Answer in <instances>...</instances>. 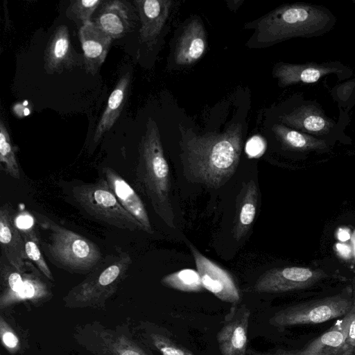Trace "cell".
I'll return each mask as SVG.
<instances>
[{
  "mask_svg": "<svg viewBox=\"0 0 355 355\" xmlns=\"http://www.w3.org/2000/svg\"><path fill=\"white\" fill-rule=\"evenodd\" d=\"M181 160L184 175L193 182L212 188L224 184L239 162L243 128L233 124L221 133L196 135L180 125Z\"/></svg>",
  "mask_w": 355,
  "mask_h": 355,
  "instance_id": "obj_1",
  "label": "cell"
},
{
  "mask_svg": "<svg viewBox=\"0 0 355 355\" xmlns=\"http://www.w3.org/2000/svg\"><path fill=\"white\" fill-rule=\"evenodd\" d=\"M336 18L327 8L309 3H286L245 24L254 30L250 47H267L295 38L323 35L335 26Z\"/></svg>",
  "mask_w": 355,
  "mask_h": 355,
  "instance_id": "obj_2",
  "label": "cell"
},
{
  "mask_svg": "<svg viewBox=\"0 0 355 355\" xmlns=\"http://www.w3.org/2000/svg\"><path fill=\"white\" fill-rule=\"evenodd\" d=\"M135 182L137 188L148 198L157 214L168 226L174 227L169 167L157 125L150 118L140 143Z\"/></svg>",
  "mask_w": 355,
  "mask_h": 355,
  "instance_id": "obj_3",
  "label": "cell"
},
{
  "mask_svg": "<svg viewBox=\"0 0 355 355\" xmlns=\"http://www.w3.org/2000/svg\"><path fill=\"white\" fill-rule=\"evenodd\" d=\"M35 216L38 224L49 232L48 240L40 241V244L55 266L83 274L94 270L103 261L100 249L92 241L40 213H35Z\"/></svg>",
  "mask_w": 355,
  "mask_h": 355,
  "instance_id": "obj_4",
  "label": "cell"
},
{
  "mask_svg": "<svg viewBox=\"0 0 355 355\" xmlns=\"http://www.w3.org/2000/svg\"><path fill=\"white\" fill-rule=\"evenodd\" d=\"M71 192L78 207L96 220L122 230H143L141 224L120 204L105 178L76 186Z\"/></svg>",
  "mask_w": 355,
  "mask_h": 355,
  "instance_id": "obj_5",
  "label": "cell"
},
{
  "mask_svg": "<svg viewBox=\"0 0 355 355\" xmlns=\"http://www.w3.org/2000/svg\"><path fill=\"white\" fill-rule=\"evenodd\" d=\"M352 307V301L343 295H336L282 309L268 322L279 329L294 325L319 324L345 315Z\"/></svg>",
  "mask_w": 355,
  "mask_h": 355,
  "instance_id": "obj_6",
  "label": "cell"
},
{
  "mask_svg": "<svg viewBox=\"0 0 355 355\" xmlns=\"http://www.w3.org/2000/svg\"><path fill=\"white\" fill-rule=\"evenodd\" d=\"M272 73L277 80L279 86L285 87L297 84L317 83L330 74H336L342 80L350 78L353 73L350 67L336 60L303 64L279 62L274 65Z\"/></svg>",
  "mask_w": 355,
  "mask_h": 355,
  "instance_id": "obj_7",
  "label": "cell"
},
{
  "mask_svg": "<svg viewBox=\"0 0 355 355\" xmlns=\"http://www.w3.org/2000/svg\"><path fill=\"white\" fill-rule=\"evenodd\" d=\"M320 269L288 266L269 270L256 282L254 291L257 293H277L306 288L327 277Z\"/></svg>",
  "mask_w": 355,
  "mask_h": 355,
  "instance_id": "obj_8",
  "label": "cell"
},
{
  "mask_svg": "<svg viewBox=\"0 0 355 355\" xmlns=\"http://www.w3.org/2000/svg\"><path fill=\"white\" fill-rule=\"evenodd\" d=\"M279 121L293 129L325 139L343 128L344 121L337 123L324 114L315 101H306L279 116Z\"/></svg>",
  "mask_w": 355,
  "mask_h": 355,
  "instance_id": "obj_9",
  "label": "cell"
},
{
  "mask_svg": "<svg viewBox=\"0 0 355 355\" xmlns=\"http://www.w3.org/2000/svg\"><path fill=\"white\" fill-rule=\"evenodd\" d=\"M251 311L245 304H233L221 322L216 340L222 355H248Z\"/></svg>",
  "mask_w": 355,
  "mask_h": 355,
  "instance_id": "obj_10",
  "label": "cell"
},
{
  "mask_svg": "<svg viewBox=\"0 0 355 355\" xmlns=\"http://www.w3.org/2000/svg\"><path fill=\"white\" fill-rule=\"evenodd\" d=\"M189 247L204 288L223 302L238 304L241 294L232 275L201 254L193 245Z\"/></svg>",
  "mask_w": 355,
  "mask_h": 355,
  "instance_id": "obj_11",
  "label": "cell"
},
{
  "mask_svg": "<svg viewBox=\"0 0 355 355\" xmlns=\"http://www.w3.org/2000/svg\"><path fill=\"white\" fill-rule=\"evenodd\" d=\"M44 69L49 74L61 73L82 64V60L71 43L68 27L56 28L47 42L44 55Z\"/></svg>",
  "mask_w": 355,
  "mask_h": 355,
  "instance_id": "obj_12",
  "label": "cell"
},
{
  "mask_svg": "<svg viewBox=\"0 0 355 355\" xmlns=\"http://www.w3.org/2000/svg\"><path fill=\"white\" fill-rule=\"evenodd\" d=\"M353 315L354 308L352 307L327 331L297 351L298 355H352L354 349L347 344V340Z\"/></svg>",
  "mask_w": 355,
  "mask_h": 355,
  "instance_id": "obj_13",
  "label": "cell"
},
{
  "mask_svg": "<svg viewBox=\"0 0 355 355\" xmlns=\"http://www.w3.org/2000/svg\"><path fill=\"white\" fill-rule=\"evenodd\" d=\"M128 253L121 252L119 256L112 258L107 265L102 261L93 270V273L80 284L74 291L78 295H92L111 290L116 282L126 272L131 263Z\"/></svg>",
  "mask_w": 355,
  "mask_h": 355,
  "instance_id": "obj_14",
  "label": "cell"
},
{
  "mask_svg": "<svg viewBox=\"0 0 355 355\" xmlns=\"http://www.w3.org/2000/svg\"><path fill=\"white\" fill-rule=\"evenodd\" d=\"M0 243L8 262L18 271L24 272L27 259L24 241L8 205L0 208Z\"/></svg>",
  "mask_w": 355,
  "mask_h": 355,
  "instance_id": "obj_15",
  "label": "cell"
},
{
  "mask_svg": "<svg viewBox=\"0 0 355 355\" xmlns=\"http://www.w3.org/2000/svg\"><path fill=\"white\" fill-rule=\"evenodd\" d=\"M78 37L83 51L85 69L94 75L104 62L113 40L92 21L82 24Z\"/></svg>",
  "mask_w": 355,
  "mask_h": 355,
  "instance_id": "obj_16",
  "label": "cell"
},
{
  "mask_svg": "<svg viewBox=\"0 0 355 355\" xmlns=\"http://www.w3.org/2000/svg\"><path fill=\"white\" fill-rule=\"evenodd\" d=\"M103 173L120 204L141 224L143 231L152 234L153 229L148 212L133 188L113 168L105 167Z\"/></svg>",
  "mask_w": 355,
  "mask_h": 355,
  "instance_id": "obj_17",
  "label": "cell"
},
{
  "mask_svg": "<svg viewBox=\"0 0 355 355\" xmlns=\"http://www.w3.org/2000/svg\"><path fill=\"white\" fill-rule=\"evenodd\" d=\"M141 21V42L152 45L161 33L172 8L171 0H135Z\"/></svg>",
  "mask_w": 355,
  "mask_h": 355,
  "instance_id": "obj_18",
  "label": "cell"
},
{
  "mask_svg": "<svg viewBox=\"0 0 355 355\" xmlns=\"http://www.w3.org/2000/svg\"><path fill=\"white\" fill-rule=\"evenodd\" d=\"M207 35L198 18L191 19L183 28L174 51V60L180 66H189L197 62L207 49Z\"/></svg>",
  "mask_w": 355,
  "mask_h": 355,
  "instance_id": "obj_19",
  "label": "cell"
},
{
  "mask_svg": "<svg viewBox=\"0 0 355 355\" xmlns=\"http://www.w3.org/2000/svg\"><path fill=\"white\" fill-rule=\"evenodd\" d=\"M92 21L112 40L122 37L130 28L127 8L118 0L105 1Z\"/></svg>",
  "mask_w": 355,
  "mask_h": 355,
  "instance_id": "obj_20",
  "label": "cell"
},
{
  "mask_svg": "<svg viewBox=\"0 0 355 355\" xmlns=\"http://www.w3.org/2000/svg\"><path fill=\"white\" fill-rule=\"evenodd\" d=\"M130 83V74L128 72L122 76L116 83L94 131V142L98 141L112 128L119 117L126 101Z\"/></svg>",
  "mask_w": 355,
  "mask_h": 355,
  "instance_id": "obj_21",
  "label": "cell"
},
{
  "mask_svg": "<svg viewBox=\"0 0 355 355\" xmlns=\"http://www.w3.org/2000/svg\"><path fill=\"white\" fill-rule=\"evenodd\" d=\"M272 130L284 147L297 152L324 151L329 149L327 141L303 133L283 123H275Z\"/></svg>",
  "mask_w": 355,
  "mask_h": 355,
  "instance_id": "obj_22",
  "label": "cell"
},
{
  "mask_svg": "<svg viewBox=\"0 0 355 355\" xmlns=\"http://www.w3.org/2000/svg\"><path fill=\"white\" fill-rule=\"evenodd\" d=\"M234 225L233 234L236 240L248 232L257 211L258 191L255 182L250 181L243 190Z\"/></svg>",
  "mask_w": 355,
  "mask_h": 355,
  "instance_id": "obj_23",
  "label": "cell"
},
{
  "mask_svg": "<svg viewBox=\"0 0 355 355\" xmlns=\"http://www.w3.org/2000/svg\"><path fill=\"white\" fill-rule=\"evenodd\" d=\"M147 338L151 346L162 355H195L179 343L173 335L164 327L148 326Z\"/></svg>",
  "mask_w": 355,
  "mask_h": 355,
  "instance_id": "obj_24",
  "label": "cell"
},
{
  "mask_svg": "<svg viewBox=\"0 0 355 355\" xmlns=\"http://www.w3.org/2000/svg\"><path fill=\"white\" fill-rule=\"evenodd\" d=\"M162 284L172 289L189 293H198L205 288L197 270L185 268L164 276Z\"/></svg>",
  "mask_w": 355,
  "mask_h": 355,
  "instance_id": "obj_25",
  "label": "cell"
},
{
  "mask_svg": "<svg viewBox=\"0 0 355 355\" xmlns=\"http://www.w3.org/2000/svg\"><path fill=\"white\" fill-rule=\"evenodd\" d=\"M0 163L1 168L10 176L20 178V171L8 130L2 121L0 123Z\"/></svg>",
  "mask_w": 355,
  "mask_h": 355,
  "instance_id": "obj_26",
  "label": "cell"
},
{
  "mask_svg": "<svg viewBox=\"0 0 355 355\" xmlns=\"http://www.w3.org/2000/svg\"><path fill=\"white\" fill-rule=\"evenodd\" d=\"M24 241L25 252L27 259L31 260L37 269L49 279H53V275L39 247L40 240L34 227L20 230Z\"/></svg>",
  "mask_w": 355,
  "mask_h": 355,
  "instance_id": "obj_27",
  "label": "cell"
},
{
  "mask_svg": "<svg viewBox=\"0 0 355 355\" xmlns=\"http://www.w3.org/2000/svg\"><path fill=\"white\" fill-rule=\"evenodd\" d=\"M104 2L103 0H73L70 1L68 11L84 24L92 21V15Z\"/></svg>",
  "mask_w": 355,
  "mask_h": 355,
  "instance_id": "obj_28",
  "label": "cell"
},
{
  "mask_svg": "<svg viewBox=\"0 0 355 355\" xmlns=\"http://www.w3.org/2000/svg\"><path fill=\"white\" fill-rule=\"evenodd\" d=\"M331 95L339 105L349 107V101L355 99V78L335 87Z\"/></svg>",
  "mask_w": 355,
  "mask_h": 355,
  "instance_id": "obj_29",
  "label": "cell"
},
{
  "mask_svg": "<svg viewBox=\"0 0 355 355\" xmlns=\"http://www.w3.org/2000/svg\"><path fill=\"white\" fill-rule=\"evenodd\" d=\"M265 143L259 136L252 137L246 144L245 151L250 157H257L264 151Z\"/></svg>",
  "mask_w": 355,
  "mask_h": 355,
  "instance_id": "obj_30",
  "label": "cell"
},
{
  "mask_svg": "<svg viewBox=\"0 0 355 355\" xmlns=\"http://www.w3.org/2000/svg\"><path fill=\"white\" fill-rule=\"evenodd\" d=\"M15 223L20 230H28L33 227V219L27 214L20 215L15 220Z\"/></svg>",
  "mask_w": 355,
  "mask_h": 355,
  "instance_id": "obj_31",
  "label": "cell"
},
{
  "mask_svg": "<svg viewBox=\"0 0 355 355\" xmlns=\"http://www.w3.org/2000/svg\"><path fill=\"white\" fill-rule=\"evenodd\" d=\"M248 355H298L297 351L278 349L273 352H260L254 349H248Z\"/></svg>",
  "mask_w": 355,
  "mask_h": 355,
  "instance_id": "obj_32",
  "label": "cell"
},
{
  "mask_svg": "<svg viewBox=\"0 0 355 355\" xmlns=\"http://www.w3.org/2000/svg\"><path fill=\"white\" fill-rule=\"evenodd\" d=\"M352 307L354 315L349 324L347 342L355 350V307L353 305Z\"/></svg>",
  "mask_w": 355,
  "mask_h": 355,
  "instance_id": "obj_33",
  "label": "cell"
},
{
  "mask_svg": "<svg viewBox=\"0 0 355 355\" xmlns=\"http://www.w3.org/2000/svg\"><path fill=\"white\" fill-rule=\"evenodd\" d=\"M2 339L4 344L10 348L16 347L18 343L17 338L10 331L5 332L2 336Z\"/></svg>",
  "mask_w": 355,
  "mask_h": 355,
  "instance_id": "obj_34",
  "label": "cell"
},
{
  "mask_svg": "<svg viewBox=\"0 0 355 355\" xmlns=\"http://www.w3.org/2000/svg\"><path fill=\"white\" fill-rule=\"evenodd\" d=\"M352 305L355 307V281L353 284V302Z\"/></svg>",
  "mask_w": 355,
  "mask_h": 355,
  "instance_id": "obj_35",
  "label": "cell"
},
{
  "mask_svg": "<svg viewBox=\"0 0 355 355\" xmlns=\"http://www.w3.org/2000/svg\"><path fill=\"white\" fill-rule=\"evenodd\" d=\"M355 3V1H353Z\"/></svg>",
  "mask_w": 355,
  "mask_h": 355,
  "instance_id": "obj_36",
  "label": "cell"
}]
</instances>
